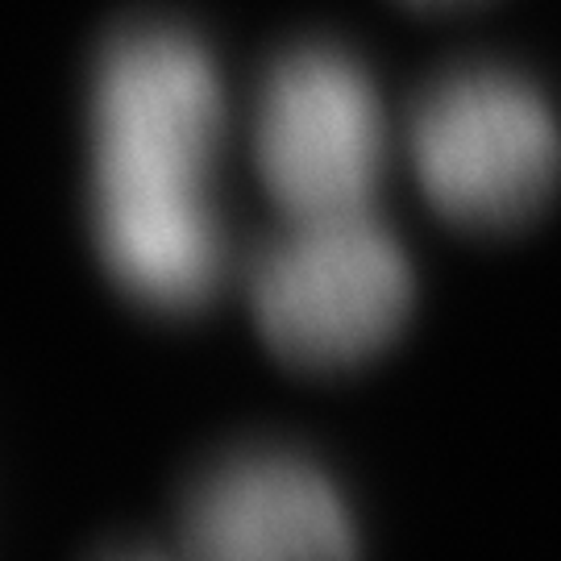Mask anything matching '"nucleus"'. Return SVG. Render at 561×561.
Returning <instances> with one entry per match:
<instances>
[{
    "label": "nucleus",
    "instance_id": "obj_1",
    "mask_svg": "<svg viewBox=\"0 0 561 561\" xmlns=\"http://www.w3.org/2000/svg\"><path fill=\"white\" fill-rule=\"evenodd\" d=\"M88 233L104 279L167 321L196 317L233 275L217 204L229 104L201 30L134 18L88 71Z\"/></svg>",
    "mask_w": 561,
    "mask_h": 561
},
{
    "label": "nucleus",
    "instance_id": "obj_2",
    "mask_svg": "<svg viewBox=\"0 0 561 561\" xmlns=\"http://www.w3.org/2000/svg\"><path fill=\"white\" fill-rule=\"evenodd\" d=\"M408 167L445 225L479 238L516 233L558 196L561 117L533 76L461 62L412 104Z\"/></svg>",
    "mask_w": 561,
    "mask_h": 561
},
{
    "label": "nucleus",
    "instance_id": "obj_3",
    "mask_svg": "<svg viewBox=\"0 0 561 561\" xmlns=\"http://www.w3.org/2000/svg\"><path fill=\"white\" fill-rule=\"evenodd\" d=\"M262 345L304 375H341L387 354L412 321L416 271L375 213L287 221L245 275Z\"/></svg>",
    "mask_w": 561,
    "mask_h": 561
},
{
    "label": "nucleus",
    "instance_id": "obj_4",
    "mask_svg": "<svg viewBox=\"0 0 561 561\" xmlns=\"http://www.w3.org/2000/svg\"><path fill=\"white\" fill-rule=\"evenodd\" d=\"M250 159L287 221L370 213L387 171V113L370 67L329 38L279 50L254 88Z\"/></svg>",
    "mask_w": 561,
    "mask_h": 561
},
{
    "label": "nucleus",
    "instance_id": "obj_5",
    "mask_svg": "<svg viewBox=\"0 0 561 561\" xmlns=\"http://www.w3.org/2000/svg\"><path fill=\"white\" fill-rule=\"evenodd\" d=\"M192 561H362L358 516L329 466L291 445H233L180 500Z\"/></svg>",
    "mask_w": 561,
    "mask_h": 561
},
{
    "label": "nucleus",
    "instance_id": "obj_6",
    "mask_svg": "<svg viewBox=\"0 0 561 561\" xmlns=\"http://www.w3.org/2000/svg\"><path fill=\"white\" fill-rule=\"evenodd\" d=\"M96 561H192L187 553H162V549H150V545H125V549H108Z\"/></svg>",
    "mask_w": 561,
    "mask_h": 561
},
{
    "label": "nucleus",
    "instance_id": "obj_7",
    "mask_svg": "<svg viewBox=\"0 0 561 561\" xmlns=\"http://www.w3.org/2000/svg\"><path fill=\"white\" fill-rule=\"evenodd\" d=\"M403 4H416V9H458V4H474V0H403Z\"/></svg>",
    "mask_w": 561,
    "mask_h": 561
}]
</instances>
